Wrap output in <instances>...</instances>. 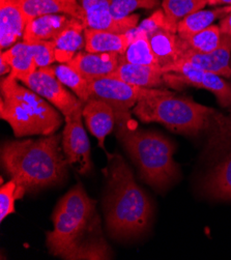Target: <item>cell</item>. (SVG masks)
Here are the masks:
<instances>
[{"label": "cell", "mask_w": 231, "mask_h": 260, "mask_svg": "<svg viewBox=\"0 0 231 260\" xmlns=\"http://www.w3.org/2000/svg\"><path fill=\"white\" fill-rule=\"evenodd\" d=\"M54 228L47 232L50 253L63 259H108L109 248L103 239H89L100 231L95 201L81 184L71 189L52 215Z\"/></svg>", "instance_id": "1"}, {"label": "cell", "mask_w": 231, "mask_h": 260, "mask_svg": "<svg viewBox=\"0 0 231 260\" xmlns=\"http://www.w3.org/2000/svg\"><path fill=\"white\" fill-rule=\"evenodd\" d=\"M133 112L143 122L162 123L177 134L194 137L205 134L208 143L231 133V114L225 115L164 88H156L139 101Z\"/></svg>", "instance_id": "2"}, {"label": "cell", "mask_w": 231, "mask_h": 260, "mask_svg": "<svg viewBox=\"0 0 231 260\" xmlns=\"http://www.w3.org/2000/svg\"><path fill=\"white\" fill-rule=\"evenodd\" d=\"M62 136L53 134L38 140L8 141L2 147L5 170L26 191L58 185L70 165L62 148Z\"/></svg>", "instance_id": "3"}, {"label": "cell", "mask_w": 231, "mask_h": 260, "mask_svg": "<svg viewBox=\"0 0 231 260\" xmlns=\"http://www.w3.org/2000/svg\"><path fill=\"white\" fill-rule=\"evenodd\" d=\"M104 206L107 227L114 237L139 236L152 219L153 209L148 196L136 184L129 166L118 155L111 160Z\"/></svg>", "instance_id": "4"}, {"label": "cell", "mask_w": 231, "mask_h": 260, "mask_svg": "<svg viewBox=\"0 0 231 260\" xmlns=\"http://www.w3.org/2000/svg\"><path fill=\"white\" fill-rule=\"evenodd\" d=\"M129 112L116 113V136L137 165L140 177L157 190H165L178 179L181 171L174 161V144L153 131L133 129L124 121Z\"/></svg>", "instance_id": "5"}, {"label": "cell", "mask_w": 231, "mask_h": 260, "mask_svg": "<svg viewBox=\"0 0 231 260\" xmlns=\"http://www.w3.org/2000/svg\"><path fill=\"white\" fill-rule=\"evenodd\" d=\"M0 89V116L12 126L15 137L50 136L61 125V112L27 86L21 85L15 77H2Z\"/></svg>", "instance_id": "6"}, {"label": "cell", "mask_w": 231, "mask_h": 260, "mask_svg": "<svg viewBox=\"0 0 231 260\" xmlns=\"http://www.w3.org/2000/svg\"><path fill=\"white\" fill-rule=\"evenodd\" d=\"M164 72L165 85L173 88L189 85L207 89L215 94L222 107L231 106V84L224 80V77L184 61H178L168 67Z\"/></svg>", "instance_id": "7"}, {"label": "cell", "mask_w": 231, "mask_h": 260, "mask_svg": "<svg viewBox=\"0 0 231 260\" xmlns=\"http://www.w3.org/2000/svg\"><path fill=\"white\" fill-rule=\"evenodd\" d=\"M23 84L52 104L63 116L73 114L85 105L83 101L70 92L58 80L54 67L38 69Z\"/></svg>", "instance_id": "8"}, {"label": "cell", "mask_w": 231, "mask_h": 260, "mask_svg": "<svg viewBox=\"0 0 231 260\" xmlns=\"http://www.w3.org/2000/svg\"><path fill=\"white\" fill-rule=\"evenodd\" d=\"M155 89L132 85L113 77L89 81L90 99L108 103L116 113L129 112L139 101L152 94Z\"/></svg>", "instance_id": "9"}, {"label": "cell", "mask_w": 231, "mask_h": 260, "mask_svg": "<svg viewBox=\"0 0 231 260\" xmlns=\"http://www.w3.org/2000/svg\"><path fill=\"white\" fill-rule=\"evenodd\" d=\"M83 108L64 116L61 139V147L69 164L80 174H86L92 167L90 143L82 123Z\"/></svg>", "instance_id": "10"}, {"label": "cell", "mask_w": 231, "mask_h": 260, "mask_svg": "<svg viewBox=\"0 0 231 260\" xmlns=\"http://www.w3.org/2000/svg\"><path fill=\"white\" fill-rule=\"evenodd\" d=\"M213 165L205 174L203 192L215 200H231V136L207 151Z\"/></svg>", "instance_id": "11"}, {"label": "cell", "mask_w": 231, "mask_h": 260, "mask_svg": "<svg viewBox=\"0 0 231 260\" xmlns=\"http://www.w3.org/2000/svg\"><path fill=\"white\" fill-rule=\"evenodd\" d=\"M82 9V22L86 28L126 34L138 25L139 16L131 15L116 20L111 15V0H78Z\"/></svg>", "instance_id": "12"}, {"label": "cell", "mask_w": 231, "mask_h": 260, "mask_svg": "<svg viewBox=\"0 0 231 260\" xmlns=\"http://www.w3.org/2000/svg\"><path fill=\"white\" fill-rule=\"evenodd\" d=\"M187 46V45H186ZM231 37L224 35L221 45L210 53H197L187 48L179 61L190 63L198 69L208 71L224 78L231 77Z\"/></svg>", "instance_id": "13"}, {"label": "cell", "mask_w": 231, "mask_h": 260, "mask_svg": "<svg viewBox=\"0 0 231 260\" xmlns=\"http://www.w3.org/2000/svg\"><path fill=\"white\" fill-rule=\"evenodd\" d=\"M83 117L90 133L98 140L100 146L105 149V139L113 131L117 122L113 107L102 100L89 99L83 108Z\"/></svg>", "instance_id": "14"}, {"label": "cell", "mask_w": 231, "mask_h": 260, "mask_svg": "<svg viewBox=\"0 0 231 260\" xmlns=\"http://www.w3.org/2000/svg\"><path fill=\"white\" fill-rule=\"evenodd\" d=\"M119 54L79 52L70 62L88 81L110 77L119 64Z\"/></svg>", "instance_id": "15"}, {"label": "cell", "mask_w": 231, "mask_h": 260, "mask_svg": "<svg viewBox=\"0 0 231 260\" xmlns=\"http://www.w3.org/2000/svg\"><path fill=\"white\" fill-rule=\"evenodd\" d=\"M148 38L153 54L163 71L181 60L187 50L185 41L166 27L153 31Z\"/></svg>", "instance_id": "16"}, {"label": "cell", "mask_w": 231, "mask_h": 260, "mask_svg": "<svg viewBox=\"0 0 231 260\" xmlns=\"http://www.w3.org/2000/svg\"><path fill=\"white\" fill-rule=\"evenodd\" d=\"M27 20L18 0H0V47L7 50L23 39Z\"/></svg>", "instance_id": "17"}, {"label": "cell", "mask_w": 231, "mask_h": 260, "mask_svg": "<svg viewBox=\"0 0 231 260\" xmlns=\"http://www.w3.org/2000/svg\"><path fill=\"white\" fill-rule=\"evenodd\" d=\"M76 20L67 14L45 15L27 22L23 41L32 43L37 41H53Z\"/></svg>", "instance_id": "18"}, {"label": "cell", "mask_w": 231, "mask_h": 260, "mask_svg": "<svg viewBox=\"0 0 231 260\" xmlns=\"http://www.w3.org/2000/svg\"><path fill=\"white\" fill-rule=\"evenodd\" d=\"M164 74L161 67L119 62L116 71L110 77L140 87L162 88L165 86Z\"/></svg>", "instance_id": "19"}, {"label": "cell", "mask_w": 231, "mask_h": 260, "mask_svg": "<svg viewBox=\"0 0 231 260\" xmlns=\"http://www.w3.org/2000/svg\"><path fill=\"white\" fill-rule=\"evenodd\" d=\"M27 22L51 14H67L82 21V9L78 0H18Z\"/></svg>", "instance_id": "20"}, {"label": "cell", "mask_w": 231, "mask_h": 260, "mask_svg": "<svg viewBox=\"0 0 231 260\" xmlns=\"http://www.w3.org/2000/svg\"><path fill=\"white\" fill-rule=\"evenodd\" d=\"M85 51L91 53H116L122 55L131 40L127 34L85 28Z\"/></svg>", "instance_id": "21"}, {"label": "cell", "mask_w": 231, "mask_h": 260, "mask_svg": "<svg viewBox=\"0 0 231 260\" xmlns=\"http://www.w3.org/2000/svg\"><path fill=\"white\" fill-rule=\"evenodd\" d=\"M85 28L83 22L76 19L68 28L53 40L56 61L68 63L85 48Z\"/></svg>", "instance_id": "22"}, {"label": "cell", "mask_w": 231, "mask_h": 260, "mask_svg": "<svg viewBox=\"0 0 231 260\" xmlns=\"http://www.w3.org/2000/svg\"><path fill=\"white\" fill-rule=\"evenodd\" d=\"M3 57L12 68L11 76L23 83L37 70V63L32 54L31 47L26 42H18L11 48L2 51Z\"/></svg>", "instance_id": "23"}, {"label": "cell", "mask_w": 231, "mask_h": 260, "mask_svg": "<svg viewBox=\"0 0 231 260\" xmlns=\"http://www.w3.org/2000/svg\"><path fill=\"white\" fill-rule=\"evenodd\" d=\"M231 13V5L213 10H200L195 12L177 24V35L187 39L197 32L207 29L217 20H222Z\"/></svg>", "instance_id": "24"}, {"label": "cell", "mask_w": 231, "mask_h": 260, "mask_svg": "<svg viewBox=\"0 0 231 260\" xmlns=\"http://www.w3.org/2000/svg\"><path fill=\"white\" fill-rule=\"evenodd\" d=\"M126 34L129 36L131 43L127 46L124 53L119 56V62L160 67L155 54H153L149 38L146 35L138 32L135 28Z\"/></svg>", "instance_id": "25"}, {"label": "cell", "mask_w": 231, "mask_h": 260, "mask_svg": "<svg viewBox=\"0 0 231 260\" xmlns=\"http://www.w3.org/2000/svg\"><path fill=\"white\" fill-rule=\"evenodd\" d=\"M209 5V0H163L162 10L170 25L177 32V24L189 15L203 10Z\"/></svg>", "instance_id": "26"}, {"label": "cell", "mask_w": 231, "mask_h": 260, "mask_svg": "<svg viewBox=\"0 0 231 260\" xmlns=\"http://www.w3.org/2000/svg\"><path fill=\"white\" fill-rule=\"evenodd\" d=\"M55 75L58 80L69 87L81 101L86 103L90 99L89 81L78 71L69 63H60L54 67Z\"/></svg>", "instance_id": "27"}, {"label": "cell", "mask_w": 231, "mask_h": 260, "mask_svg": "<svg viewBox=\"0 0 231 260\" xmlns=\"http://www.w3.org/2000/svg\"><path fill=\"white\" fill-rule=\"evenodd\" d=\"M223 34L219 25H212L207 29L197 32L187 39H183L187 48L197 53H210L222 43Z\"/></svg>", "instance_id": "28"}, {"label": "cell", "mask_w": 231, "mask_h": 260, "mask_svg": "<svg viewBox=\"0 0 231 260\" xmlns=\"http://www.w3.org/2000/svg\"><path fill=\"white\" fill-rule=\"evenodd\" d=\"M26 192V189L19 185L13 178L2 186L0 188V220L2 222L9 215L16 212V200L23 198Z\"/></svg>", "instance_id": "29"}, {"label": "cell", "mask_w": 231, "mask_h": 260, "mask_svg": "<svg viewBox=\"0 0 231 260\" xmlns=\"http://www.w3.org/2000/svg\"><path fill=\"white\" fill-rule=\"evenodd\" d=\"M160 0H111V15L121 20L133 15L137 10H152L158 8Z\"/></svg>", "instance_id": "30"}, {"label": "cell", "mask_w": 231, "mask_h": 260, "mask_svg": "<svg viewBox=\"0 0 231 260\" xmlns=\"http://www.w3.org/2000/svg\"><path fill=\"white\" fill-rule=\"evenodd\" d=\"M38 69L47 68L56 61L55 46L53 41H37L28 43Z\"/></svg>", "instance_id": "31"}, {"label": "cell", "mask_w": 231, "mask_h": 260, "mask_svg": "<svg viewBox=\"0 0 231 260\" xmlns=\"http://www.w3.org/2000/svg\"><path fill=\"white\" fill-rule=\"evenodd\" d=\"M218 25L220 26L222 34L231 37V13L225 18H223L222 20H220Z\"/></svg>", "instance_id": "32"}, {"label": "cell", "mask_w": 231, "mask_h": 260, "mask_svg": "<svg viewBox=\"0 0 231 260\" xmlns=\"http://www.w3.org/2000/svg\"><path fill=\"white\" fill-rule=\"evenodd\" d=\"M11 72H12L11 66L3 57H0V75H2V77L8 76L11 74Z\"/></svg>", "instance_id": "33"}, {"label": "cell", "mask_w": 231, "mask_h": 260, "mask_svg": "<svg viewBox=\"0 0 231 260\" xmlns=\"http://www.w3.org/2000/svg\"><path fill=\"white\" fill-rule=\"evenodd\" d=\"M231 0H209V6H230Z\"/></svg>", "instance_id": "34"}]
</instances>
